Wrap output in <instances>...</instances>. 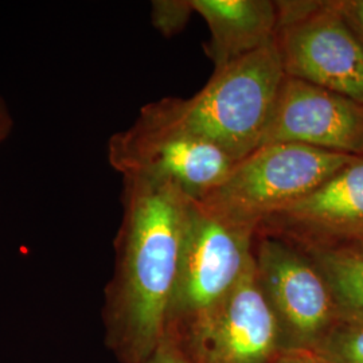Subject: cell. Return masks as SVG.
Here are the masks:
<instances>
[{
	"label": "cell",
	"instance_id": "obj_13",
	"mask_svg": "<svg viewBox=\"0 0 363 363\" xmlns=\"http://www.w3.org/2000/svg\"><path fill=\"white\" fill-rule=\"evenodd\" d=\"M313 352L325 363H363V323L339 322Z\"/></svg>",
	"mask_w": 363,
	"mask_h": 363
},
{
	"label": "cell",
	"instance_id": "obj_11",
	"mask_svg": "<svg viewBox=\"0 0 363 363\" xmlns=\"http://www.w3.org/2000/svg\"><path fill=\"white\" fill-rule=\"evenodd\" d=\"M210 30L205 52L214 72L276 40L279 6L271 0H191Z\"/></svg>",
	"mask_w": 363,
	"mask_h": 363
},
{
	"label": "cell",
	"instance_id": "obj_12",
	"mask_svg": "<svg viewBox=\"0 0 363 363\" xmlns=\"http://www.w3.org/2000/svg\"><path fill=\"white\" fill-rule=\"evenodd\" d=\"M318 269L334 298L339 322L363 323V250L358 245L300 247Z\"/></svg>",
	"mask_w": 363,
	"mask_h": 363
},
{
	"label": "cell",
	"instance_id": "obj_6",
	"mask_svg": "<svg viewBox=\"0 0 363 363\" xmlns=\"http://www.w3.org/2000/svg\"><path fill=\"white\" fill-rule=\"evenodd\" d=\"M255 272L279 325L283 350L313 351L339 323L323 274L289 241L261 234L253 249Z\"/></svg>",
	"mask_w": 363,
	"mask_h": 363
},
{
	"label": "cell",
	"instance_id": "obj_7",
	"mask_svg": "<svg viewBox=\"0 0 363 363\" xmlns=\"http://www.w3.org/2000/svg\"><path fill=\"white\" fill-rule=\"evenodd\" d=\"M111 167L123 178L169 182L191 199H199L223 181L235 164L213 144L132 124L108 140Z\"/></svg>",
	"mask_w": 363,
	"mask_h": 363
},
{
	"label": "cell",
	"instance_id": "obj_4",
	"mask_svg": "<svg viewBox=\"0 0 363 363\" xmlns=\"http://www.w3.org/2000/svg\"><path fill=\"white\" fill-rule=\"evenodd\" d=\"M355 159L303 144L261 145L195 202L222 220L259 232L264 220L310 194Z\"/></svg>",
	"mask_w": 363,
	"mask_h": 363
},
{
	"label": "cell",
	"instance_id": "obj_15",
	"mask_svg": "<svg viewBox=\"0 0 363 363\" xmlns=\"http://www.w3.org/2000/svg\"><path fill=\"white\" fill-rule=\"evenodd\" d=\"M143 363H195L191 357L182 349L181 346L164 337L155 351Z\"/></svg>",
	"mask_w": 363,
	"mask_h": 363
},
{
	"label": "cell",
	"instance_id": "obj_8",
	"mask_svg": "<svg viewBox=\"0 0 363 363\" xmlns=\"http://www.w3.org/2000/svg\"><path fill=\"white\" fill-rule=\"evenodd\" d=\"M295 143L363 156V104L346 96L284 77L261 145Z\"/></svg>",
	"mask_w": 363,
	"mask_h": 363
},
{
	"label": "cell",
	"instance_id": "obj_3",
	"mask_svg": "<svg viewBox=\"0 0 363 363\" xmlns=\"http://www.w3.org/2000/svg\"><path fill=\"white\" fill-rule=\"evenodd\" d=\"M257 230L210 214L195 201L164 337L196 361L210 328L253 262Z\"/></svg>",
	"mask_w": 363,
	"mask_h": 363
},
{
	"label": "cell",
	"instance_id": "obj_9",
	"mask_svg": "<svg viewBox=\"0 0 363 363\" xmlns=\"http://www.w3.org/2000/svg\"><path fill=\"white\" fill-rule=\"evenodd\" d=\"M259 233L298 247L363 244V156L267 218Z\"/></svg>",
	"mask_w": 363,
	"mask_h": 363
},
{
	"label": "cell",
	"instance_id": "obj_14",
	"mask_svg": "<svg viewBox=\"0 0 363 363\" xmlns=\"http://www.w3.org/2000/svg\"><path fill=\"white\" fill-rule=\"evenodd\" d=\"M193 13L191 0H154L151 3V23L163 37L171 38L187 26Z\"/></svg>",
	"mask_w": 363,
	"mask_h": 363
},
{
	"label": "cell",
	"instance_id": "obj_16",
	"mask_svg": "<svg viewBox=\"0 0 363 363\" xmlns=\"http://www.w3.org/2000/svg\"><path fill=\"white\" fill-rule=\"evenodd\" d=\"M269 363H325L313 351L283 350Z\"/></svg>",
	"mask_w": 363,
	"mask_h": 363
},
{
	"label": "cell",
	"instance_id": "obj_18",
	"mask_svg": "<svg viewBox=\"0 0 363 363\" xmlns=\"http://www.w3.org/2000/svg\"><path fill=\"white\" fill-rule=\"evenodd\" d=\"M342 10L363 35V0H339Z\"/></svg>",
	"mask_w": 363,
	"mask_h": 363
},
{
	"label": "cell",
	"instance_id": "obj_10",
	"mask_svg": "<svg viewBox=\"0 0 363 363\" xmlns=\"http://www.w3.org/2000/svg\"><path fill=\"white\" fill-rule=\"evenodd\" d=\"M281 351L279 325L257 283L253 259L220 308L195 363H269Z\"/></svg>",
	"mask_w": 363,
	"mask_h": 363
},
{
	"label": "cell",
	"instance_id": "obj_17",
	"mask_svg": "<svg viewBox=\"0 0 363 363\" xmlns=\"http://www.w3.org/2000/svg\"><path fill=\"white\" fill-rule=\"evenodd\" d=\"M13 125H15V121H13L10 105L0 96V145H3L10 139Z\"/></svg>",
	"mask_w": 363,
	"mask_h": 363
},
{
	"label": "cell",
	"instance_id": "obj_2",
	"mask_svg": "<svg viewBox=\"0 0 363 363\" xmlns=\"http://www.w3.org/2000/svg\"><path fill=\"white\" fill-rule=\"evenodd\" d=\"M284 77L274 40L216 70L191 97L144 105L133 124L213 144L237 163L259 148Z\"/></svg>",
	"mask_w": 363,
	"mask_h": 363
},
{
	"label": "cell",
	"instance_id": "obj_19",
	"mask_svg": "<svg viewBox=\"0 0 363 363\" xmlns=\"http://www.w3.org/2000/svg\"><path fill=\"white\" fill-rule=\"evenodd\" d=\"M358 247H361V249H362L363 250V244H361V245H358Z\"/></svg>",
	"mask_w": 363,
	"mask_h": 363
},
{
	"label": "cell",
	"instance_id": "obj_5",
	"mask_svg": "<svg viewBox=\"0 0 363 363\" xmlns=\"http://www.w3.org/2000/svg\"><path fill=\"white\" fill-rule=\"evenodd\" d=\"M276 43L286 77L363 104V35L339 0L277 1Z\"/></svg>",
	"mask_w": 363,
	"mask_h": 363
},
{
	"label": "cell",
	"instance_id": "obj_1",
	"mask_svg": "<svg viewBox=\"0 0 363 363\" xmlns=\"http://www.w3.org/2000/svg\"><path fill=\"white\" fill-rule=\"evenodd\" d=\"M115 272L105 288L106 345L143 363L166 334L193 201L169 182L123 178Z\"/></svg>",
	"mask_w": 363,
	"mask_h": 363
}]
</instances>
